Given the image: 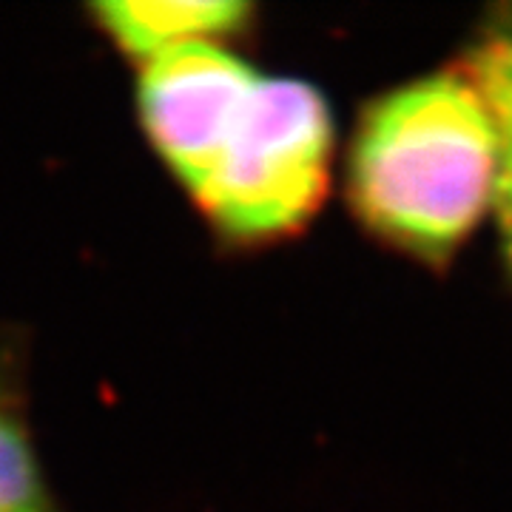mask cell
<instances>
[{
	"instance_id": "5",
	"label": "cell",
	"mask_w": 512,
	"mask_h": 512,
	"mask_svg": "<svg viewBox=\"0 0 512 512\" xmlns=\"http://www.w3.org/2000/svg\"><path fill=\"white\" fill-rule=\"evenodd\" d=\"M467 74L487 103L498 137L495 205L512 259V32L487 37L470 60Z\"/></svg>"
},
{
	"instance_id": "4",
	"label": "cell",
	"mask_w": 512,
	"mask_h": 512,
	"mask_svg": "<svg viewBox=\"0 0 512 512\" xmlns=\"http://www.w3.org/2000/svg\"><path fill=\"white\" fill-rule=\"evenodd\" d=\"M92 15L117 49L148 63L180 46L220 43L248 23L251 6L234 0H120L94 3Z\"/></svg>"
},
{
	"instance_id": "3",
	"label": "cell",
	"mask_w": 512,
	"mask_h": 512,
	"mask_svg": "<svg viewBox=\"0 0 512 512\" xmlns=\"http://www.w3.org/2000/svg\"><path fill=\"white\" fill-rule=\"evenodd\" d=\"M259 77L220 43H191L143 63L140 120L154 151L191 197L211 177Z\"/></svg>"
},
{
	"instance_id": "6",
	"label": "cell",
	"mask_w": 512,
	"mask_h": 512,
	"mask_svg": "<svg viewBox=\"0 0 512 512\" xmlns=\"http://www.w3.org/2000/svg\"><path fill=\"white\" fill-rule=\"evenodd\" d=\"M0 512H57L12 387L0 384Z\"/></svg>"
},
{
	"instance_id": "2",
	"label": "cell",
	"mask_w": 512,
	"mask_h": 512,
	"mask_svg": "<svg viewBox=\"0 0 512 512\" xmlns=\"http://www.w3.org/2000/svg\"><path fill=\"white\" fill-rule=\"evenodd\" d=\"M330 146L325 97L302 80L262 74L194 202L225 237H282L305 225L325 197Z\"/></svg>"
},
{
	"instance_id": "1",
	"label": "cell",
	"mask_w": 512,
	"mask_h": 512,
	"mask_svg": "<svg viewBox=\"0 0 512 512\" xmlns=\"http://www.w3.org/2000/svg\"><path fill=\"white\" fill-rule=\"evenodd\" d=\"M498 137L470 74H433L382 97L350 151L362 220L407 251L447 254L495 202Z\"/></svg>"
}]
</instances>
